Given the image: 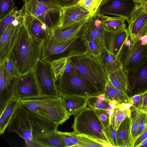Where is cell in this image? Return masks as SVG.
Masks as SVG:
<instances>
[{"mask_svg":"<svg viewBox=\"0 0 147 147\" xmlns=\"http://www.w3.org/2000/svg\"><path fill=\"white\" fill-rule=\"evenodd\" d=\"M100 62L108 72L115 70L120 66L115 56L104 48L102 52Z\"/></svg>","mask_w":147,"mask_h":147,"instance_id":"34","label":"cell"},{"mask_svg":"<svg viewBox=\"0 0 147 147\" xmlns=\"http://www.w3.org/2000/svg\"><path fill=\"white\" fill-rule=\"evenodd\" d=\"M147 91L142 93L134 95L129 97L127 102L137 109H140L142 105L144 97Z\"/></svg>","mask_w":147,"mask_h":147,"instance_id":"41","label":"cell"},{"mask_svg":"<svg viewBox=\"0 0 147 147\" xmlns=\"http://www.w3.org/2000/svg\"><path fill=\"white\" fill-rule=\"evenodd\" d=\"M61 97L63 104L70 116L78 113L87 105L88 97L76 95Z\"/></svg>","mask_w":147,"mask_h":147,"instance_id":"25","label":"cell"},{"mask_svg":"<svg viewBox=\"0 0 147 147\" xmlns=\"http://www.w3.org/2000/svg\"><path fill=\"white\" fill-rule=\"evenodd\" d=\"M102 0H80L78 3L93 14L97 11Z\"/></svg>","mask_w":147,"mask_h":147,"instance_id":"38","label":"cell"},{"mask_svg":"<svg viewBox=\"0 0 147 147\" xmlns=\"http://www.w3.org/2000/svg\"><path fill=\"white\" fill-rule=\"evenodd\" d=\"M134 1L135 3L140 4L147 1V0H134Z\"/></svg>","mask_w":147,"mask_h":147,"instance_id":"54","label":"cell"},{"mask_svg":"<svg viewBox=\"0 0 147 147\" xmlns=\"http://www.w3.org/2000/svg\"><path fill=\"white\" fill-rule=\"evenodd\" d=\"M21 103L20 100L11 99L8 103L3 112L0 114V134L3 135L14 113Z\"/></svg>","mask_w":147,"mask_h":147,"instance_id":"26","label":"cell"},{"mask_svg":"<svg viewBox=\"0 0 147 147\" xmlns=\"http://www.w3.org/2000/svg\"><path fill=\"white\" fill-rule=\"evenodd\" d=\"M128 23L129 38L132 42L140 40L142 36L147 35V10L138 4Z\"/></svg>","mask_w":147,"mask_h":147,"instance_id":"15","label":"cell"},{"mask_svg":"<svg viewBox=\"0 0 147 147\" xmlns=\"http://www.w3.org/2000/svg\"><path fill=\"white\" fill-rule=\"evenodd\" d=\"M2 63L12 76L14 77L18 75L15 68L14 64L9 56H8L3 59L0 60Z\"/></svg>","mask_w":147,"mask_h":147,"instance_id":"43","label":"cell"},{"mask_svg":"<svg viewBox=\"0 0 147 147\" xmlns=\"http://www.w3.org/2000/svg\"><path fill=\"white\" fill-rule=\"evenodd\" d=\"M57 132L58 134L64 136L68 139L74 144L73 147H76L78 144V139L77 134L74 131L73 132H63L58 130Z\"/></svg>","mask_w":147,"mask_h":147,"instance_id":"44","label":"cell"},{"mask_svg":"<svg viewBox=\"0 0 147 147\" xmlns=\"http://www.w3.org/2000/svg\"><path fill=\"white\" fill-rule=\"evenodd\" d=\"M92 14L78 3L63 8L58 28H65Z\"/></svg>","mask_w":147,"mask_h":147,"instance_id":"18","label":"cell"},{"mask_svg":"<svg viewBox=\"0 0 147 147\" xmlns=\"http://www.w3.org/2000/svg\"><path fill=\"white\" fill-rule=\"evenodd\" d=\"M131 119L130 116L124 119L117 130L119 147H132L133 141L132 134Z\"/></svg>","mask_w":147,"mask_h":147,"instance_id":"24","label":"cell"},{"mask_svg":"<svg viewBox=\"0 0 147 147\" xmlns=\"http://www.w3.org/2000/svg\"><path fill=\"white\" fill-rule=\"evenodd\" d=\"M104 94L106 100L108 101L113 100L121 103L127 102L129 98L114 87L109 79L105 84Z\"/></svg>","mask_w":147,"mask_h":147,"instance_id":"32","label":"cell"},{"mask_svg":"<svg viewBox=\"0 0 147 147\" xmlns=\"http://www.w3.org/2000/svg\"><path fill=\"white\" fill-rule=\"evenodd\" d=\"M25 13L23 8L18 11L16 18L0 35V60L7 57L12 48L18 32L24 24Z\"/></svg>","mask_w":147,"mask_h":147,"instance_id":"12","label":"cell"},{"mask_svg":"<svg viewBox=\"0 0 147 147\" xmlns=\"http://www.w3.org/2000/svg\"><path fill=\"white\" fill-rule=\"evenodd\" d=\"M22 8L25 12L38 19L51 30L59 27L63 8L52 0H29Z\"/></svg>","mask_w":147,"mask_h":147,"instance_id":"5","label":"cell"},{"mask_svg":"<svg viewBox=\"0 0 147 147\" xmlns=\"http://www.w3.org/2000/svg\"><path fill=\"white\" fill-rule=\"evenodd\" d=\"M147 129V126L145 123L144 119L140 125L138 131V137L142 134Z\"/></svg>","mask_w":147,"mask_h":147,"instance_id":"48","label":"cell"},{"mask_svg":"<svg viewBox=\"0 0 147 147\" xmlns=\"http://www.w3.org/2000/svg\"><path fill=\"white\" fill-rule=\"evenodd\" d=\"M140 4L144 7L146 10H147V1L143 3H140Z\"/></svg>","mask_w":147,"mask_h":147,"instance_id":"55","label":"cell"},{"mask_svg":"<svg viewBox=\"0 0 147 147\" xmlns=\"http://www.w3.org/2000/svg\"><path fill=\"white\" fill-rule=\"evenodd\" d=\"M83 43L86 47L84 54L88 55L100 61L101 55L105 48L104 44L97 39L86 41Z\"/></svg>","mask_w":147,"mask_h":147,"instance_id":"30","label":"cell"},{"mask_svg":"<svg viewBox=\"0 0 147 147\" xmlns=\"http://www.w3.org/2000/svg\"><path fill=\"white\" fill-rule=\"evenodd\" d=\"M131 110L125 102L120 103L114 109L110 119V124L117 131L122 122L130 117Z\"/></svg>","mask_w":147,"mask_h":147,"instance_id":"28","label":"cell"},{"mask_svg":"<svg viewBox=\"0 0 147 147\" xmlns=\"http://www.w3.org/2000/svg\"><path fill=\"white\" fill-rule=\"evenodd\" d=\"M0 109H3L13 98L11 84L14 77L0 62Z\"/></svg>","mask_w":147,"mask_h":147,"instance_id":"20","label":"cell"},{"mask_svg":"<svg viewBox=\"0 0 147 147\" xmlns=\"http://www.w3.org/2000/svg\"><path fill=\"white\" fill-rule=\"evenodd\" d=\"M43 43L32 36L24 24L22 26L8 56L18 75L35 70L41 57Z\"/></svg>","mask_w":147,"mask_h":147,"instance_id":"1","label":"cell"},{"mask_svg":"<svg viewBox=\"0 0 147 147\" xmlns=\"http://www.w3.org/2000/svg\"><path fill=\"white\" fill-rule=\"evenodd\" d=\"M68 57H64L54 60L51 63L56 81L63 74Z\"/></svg>","mask_w":147,"mask_h":147,"instance_id":"35","label":"cell"},{"mask_svg":"<svg viewBox=\"0 0 147 147\" xmlns=\"http://www.w3.org/2000/svg\"><path fill=\"white\" fill-rule=\"evenodd\" d=\"M147 139V129L139 136L134 142L132 147H138L144 141Z\"/></svg>","mask_w":147,"mask_h":147,"instance_id":"46","label":"cell"},{"mask_svg":"<svg viewBox=\"0 0 147 147\" xmlns=\"http://www.w3.org/2000/svg\"><path fill=\"white\" fill-rule=\"evenodd\" d=\"M87 105L93 109H106L109 108L108 101L107 100H102L97 97V95L88 98Z\"/></svg>","mask_w":147,"mask_h":147,"instance_id":"36","label":"cell"},{"mask_svg":"<svg viewBox=\"0 0 147 147\" xmlns=\"http://www.w3.org/2000/svg\"><path fill=\"white\" fill-rule=\"evenodd\" d=\"M20 101L30 112L59 125H62L70 117L60 96H41Z\"/></svg>","mask_w":147,"mask_h":147,"instance_id":"2","label":"cell"},{"mask_svg":"<svg viewBox=\"0 0 147 147\" xmlns=\"http://www.w3.org/2000/svg\"><path fill=\"white\" fill-rule=\"evenodd\" d=\"M29 115L32 125L33 140L42 137L58 130L59 125L54 122L40 117L30 111Z\"/></svg>","mask_w":147,"mask_h":147,"instance_id":"19","label":"cell"},{"mask_svg":"<svg viewBox=\"0 0 147 147\" xmlns=\"http://www.w3.org/2000/svg\"><path fill=\"white\" fill-rule=\"evenodd\" d=\"M18 11L17 7H15L5 18L0 21V35L3 33L7 26L16 18Z\"/></svg>","mask_w":147,"mask_h":147,"instance_id":"39","label":"cell"},{"mask_svg":"<svg viewBox=\"0 0 147 147\" xmlns=\"http://www.w3.org/2000/svg\"><path fill=\"white\" fill-rule=\"evenodd\" d=\"M95 113L104 129L110 124V117L107 114L105 109H94Z\"/></svg>","mask_w":147,"mask_h":147,"instance_id":"42","label":"cell"},{"mask_svg":"<svg viewBox=\"0 0 147 147\" xmlns=\"http://www.w3.org/2000/svg\"><path fill=\"white\" fill-rule=\"evenodd\" d=\"M131 119L132 134L133 143L138 137V131L141 123L145 118L146 112L141 109H137L133 107L130 108Z\"/></svg>","mask_w":147,"mask_h":147,"instance_id":"31","label":"cell"},{"mask_svg":"<svg viewBox=\"0 0 147 147\" xmlns=\"http://www.w3.org/2000/svg\"><path fill=\"white\" fill-rule=\"evenodd\" d=\"M109 80L115 88L129 97L130 90L127 71L121 67L108 72Z\"/></svg>","mask_w":147,"mask_h":147,"instance_id":"22","label":"cell"},{"mask_svg":"<svg viewBox=\"0 0 147 147\" xmlns=\"http://www.w3.org/2000/svg\"><path fill=\"white\" fill-rule=\"evenodd\" d=\"M62 8L71 6L78 4L80 0H52Z\"/></svg>","mask_w":147,"mask_h":147,"instance_id":"45","label":"cell"},{"mask_svg":"<svg viewBox=\"0 0 147 147\" xmlns=\"http://www.w3.org/2000/svg\"><path fill=\"white\" fill-rule=\"evenodd\" d=\"M84 52L69 58L70 61L86 80L101 94H104L108 74L100 61Z\"/></svg>","mask_w":147,"mask_h":147,"instance_id":"3","label":"cell"},{"mask_svg":"<svg viewBox=\"0 0 147 147\" xmlns=\"http://www.w3.org/2000/svg\"><path fill=\"white\" fill-rule=\"evenodd\" d=\"M56 132L41 138L33 139L32 147H63Z\"/></svg>","mask_w":147,"mask_h":147,"instance_id":"29","label":"cell"},{"mask_svg":"<svg viewBox=\"0 0 147 147\" xmlns=\"http://www.w3.org/2000/svg\"><path fill=\"white\" fill-rule=\"evenodd\" d=\"M74 115L72 128L75 133L89 136L111 145L94 109L86 107Z\"/></svg>","mask_w":147,"mask_h":147,"instance_id":"7","label":"cell"},{"mask_svg":"<svg viewBox=\"0 0 147 147\" xmlns=\"http://www.w3.org/2000/svg\"><path fill=\"white\" fill-rule=\"evenodd\" d=\"M105 134L110 144L113 147H119L117 142V131L111 124L104 129Z\"/></svg>","mask_w":147,"mask_h":147,"instance_id":"40","label":"cell"},{"mask_svg":"<svg viewBox=\"0 0 147 147\" xmlns=\"http://www.w3.org/2000/svg\"><path fill=\"white\" fill-rule=\"evenodd\" d=\"M79 35L83 43L97 39L105 45V30L101 15L96 12L91 15L82 27Z\"/></svg>","mask_w":147,"mask_h":147,"instance_id":"16","label":"cell"},{"mask_svg":"<svg viewBox=\"0 0 147 147\" xmlns=\"http://www.w3.org/2000/svg\"><path fill=\"white\" fill-rule=\"evenodd\" d=\"M129 97L147 91V56L127 71Z\"/></svg>","mask_w":147,"mask_h":147,"instance_id":"13","label":"cell"},{"mask_svg":"<svg viewBox=\"0 0 147 147\" xmlns=\"http://www.w3.org/2000/svg\"><path fill=\"white\" fill-rule=\"evenodd\" d=\"M34 70L40 88L41 96L59 97L51 63L43 61L40 59Z\"/></svg>","mask_w":147,"mask_h":147,"instance_id":"11","label":"cell"},{"mask_svg":"<svg viewBox=\"0 0 147 147\" xmlns=\"http://www.w3.org/2000/svg\"><path fill=\"white\" fill-rule=\"evenodd\" d=\"M108 102L109 108L112 109H115L116 106L120 103L113 100L108 101Z\"/></svg>","mask_w":147,"mask_h":147,"instance_id":"50","label":"cell"},{"mask_svg":"<svg viewBox=\"0 0 147 147\" xmlns=\"http://www.w3.org/2000/svg\"><path fill=\"white\" fill-rule=\"evenodd\" d=\"M138 3L134 0H107L102 4L96 12L124 18L128 23L133 11Z\"/></svg>","mask_w":147,"mask_h":147,"instance_id":"14","label":"cell"},{"mask_svg":"<svg viewBox=\"0 0 147 147\" xmlns=\"http://www.w3.org/2000/svg\"><path fill=\"white\" fill-rule=\"evenodd\" d=\"M13 0H0V21L5 18L14 8Z\"/></svg>","mask_w":147,"mask_h":147,"instance_id":"37","label":"cell"},{"mask_svg":"<svg viewBox=\"0 0 147 147\" xmlns=\"http://www.w3.org/2000/svg\"><path fill=\"white\" fill-rule=\"evenodd\" d=\"M129 36L127 28L117 33L105 30V48L116 56L126 38Z\"/></svg>","mask_w":147,"mask_h":147,"instance_id":"23","label":"cell"},{"mask_svg":"<svg viewBox=\"0 0 147 147\" xmlns=\"http://www.w3.org/2000/svg\"><path fill=\"white\" fill-rule=\"evenodd\" d=\"M147 147V139L142 142L138 146V147Z\"/></svg>","mask_w":147,"mask_h":147,"instance_id":"53","label":"cell"},{"mask_svg":"<svg viewBox=\"0 0 147 147\" xmlns=\"http://www.w3.org/2000/svg\"><path fill=\"white\" fill-rule=\"evenodd\" d=\"M107 0H103L101 3V4H102L103 3H104L105 1H107ZM100 4V5H101Z\"/></svg>","mask_w":147,"mask_h":147,"instance_id":"58","label":"cell"},{"mask_svg":"<svg viewBox=\"0 0 147 147\" xmlns=\"http://www.w3.org/2000/svg\"><path fill=\"white\" fill-rule=\"evenodd\" d=\"M140 40L141 44L143 45H146L147 44V35L144 36L142 37Z\"/></svg>","mask_w":147,"mask_h":147,"instance_id":"52","label":"cell"},{"mask_svg":"<svg viewBox=\"0 0 147 147\" xmlns=\"http://www.w3.org/2000/svg\"><path fill=\"white\" fill-rule=\"evenodd\" d=\"M11 88L13 98L20 101L42 96L35 70L14 77Z\"/></svg>","mask_w":147,"mask_h":147,"instance_id":"8","label":"cell"},{"mask_svg":"<svg viewBox=\"0 0 147 147\" xmlns=\"http://www.w3.org/2000/svg\"><path fill=\"white\" fill-rule=\"evenodd\" d=\"M91 15L65 28H58L51 30L50 36L61 41H67L76 37Z\"/></svg>","mask_w":147,"mask_h":147,"instance_id":"21","label":"cell"},{"mask_svg":"<svg viewBox=\"0 0 147 147\" xmlns=\"http://www.w3.org/2000/svg\"><path fill=\"white\" fill-rule=\"evenodd\" d=\"M146 115L144 119V121L146 124L147 126V110L146 111Z\"/></svg>","mask_w":147,"mask_h":147,"instance_id":"56","label":"cell"},{"mask_svg":"<svg viewBox=\"0 0 147 147\" xmlns=\"http://www.w3.org/2000/svg\"><path fill=\"white\" fill-rule=\"evenodd\" d=\"M29 0H22V1L25 3L28 1Z\"/></svg>","mask_w":147,"mask_h":147,"instance_id":"57","label":"cell"},{"mask_svg":"<svg viewBox=\"0 0 147 147\" xmlns=\"http://www.w3.org/2000/svg\"><path fill=\"white\" fill-rule=\"evenodd\" d=\"M8 131L15 133L24 141L26 146L32 147V127L29 111L21 105L13 114L7 127Z\"/></svg>","mask_w":147,"mask_h":147,"instance_id":"10","label":"cell"},{"mask_svg":"<svg viewBox=\"0 0 147 147\" xmlns=\"http://www.w3.org/2000/svg\"><path fill=\"white\" fill-rule=\"evenodd\" d=\"M146 56L147 44L142 45L141 40L132 42L129 36L116 56V58L120 66L127 71Z\"/></svg>","mask_w":147,"mask_h":147,"instance_id":"9","label":"cell"},{"mask_svg":"<svg viewBox=\"0 0 147 147\" xmlns=\"http://www.w3.org/2000/svg\"><path fill=\"white\" fill-rule=\"evenodd\" d=\"M82 47L85 46L79 35L66 41L58 40L50 36L43 43L40 59L51 63L62 58H70L77 53L84 52Z\"/></svg>","mask_w":147,"mask_h":147,"instance_id":"6","label":"cell"},{"mask_svg":"<svg viewBox=\"0 0 147 147\" xmlns=\"http://www.w3.org/2000/svg\"><path fill=\"white\" fill-rule=\"evenodd\" d=\"M140 109L146 112L147 110V92L144 97L142 105Z\"/></svg>","mask_w":147,"mask_h":147,"instance_id":"49","label":"cell"},{"mask_svg":"<svg viewBox=\"0 0 147 147\" xmlns=\"http://www.w3.org/2000/svg\"><path fill=\"white\" fill-rule=\"evenodd\" d=\"M114 109H112L110 108H109L107 109H105L107 114L110 117V121L111 117L113 112Z\"/></svg>","mask_w":147,"mask_h":147,"instance_id":"51","label":"cell"},{"mask_svg":"<svg viewBox=\"0 0 147 147\" xmlns=\"http://www.w3.org/2000/svg\"><path fill=\"white\" fill-rule=\"evenodd\" d=\"M57 85L59 96L76 95L87 97L101 94L89 83L74 66L69 71L64 72Z\"/></svg>","mask_w":147,"mask_h":147,"instance_id":"4","label":"cell"},{"mask_svg":"<svg viewBox=\"0 0 147 147\" xmlns=\"http://www.w3.org/2000/svg\"><path fill=\"white\" fill-rule=\"evenodd\" d=\"M102 27L107 31L117 33L127 28L125 19L119 17H109L100 15Z\"/></svg>","mask_w":147,"mask_h":147,"instance_id":"27","label":"cell"},{"mask_svg":"<svg viewBox=\"0 0 147 147\" xmlns=\"http://www.w3.org/2000/svg\"><path fill=\"white\" fill-rule=\"evenodd\" d=\"M78 144L76 147H112L104 141L87 135L77 134Z\"/></svg>","mask_w":147,"mask_h":147,"instance_id":"33","label":"cell"},{"mask_svg":"<svg viewBox=\"0 0 147 147\" xmlns=\"http://www.w3.org/2000/svg\"><path fill=\"white\" fill-rule=\"evenodd\" d=\"M56 131V132L57 136L63 147H73L74 145L70 141L65 137L57 133Z\"/></svg>","mask_w":147,"mask_h":147,"instance_id":"47","label":"cell"},{"mask_svg":"<svg viewBox=\"0 0 147 147\" xmlns=\"http://www.w3.org/2000/svg\"><path fill=\"white\" fill-rule=\"evenodd\" d=\"M25 13L24 24L29 33L35 39L43 43L49 37L51 30L36 18Z\"/></svg>","mask_w":147,"mask_h":147,"instance_id":"17","label":"cell"}]
</instances>
